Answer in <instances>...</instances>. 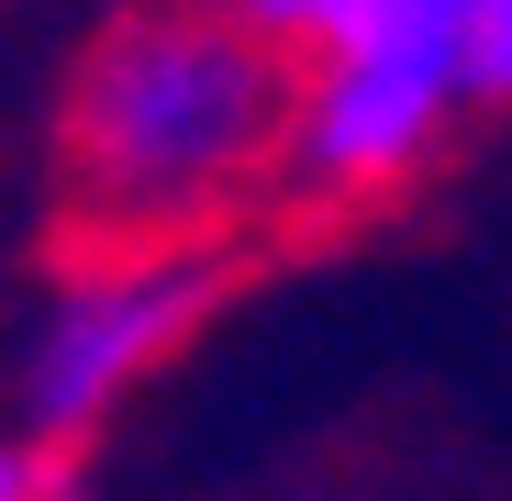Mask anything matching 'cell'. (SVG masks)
Here are the masks:
<instances>
[{
    "label": "cell",
    "instance_id": "2",
    "mask_svg": "<svg viewBox=\"0 0 512 501\" xmlns=\"http://www.w3.org/2000/svg\"><path fill=\"white\" fill-rule=\"evenodd\" d=\"M223 301V257L212 245H101L78 257L67 290L34 323V357H23V424L78 446L101 435L112 412L190 346Z\"/></svg>",
    "mask_w": 512,
    "mask_h": 501
},
{
    "label": "cell",
    "instance_id": "3",
    "mask_svg": "<svg viewBox=\"0 0 512 501\" xmlns=\"http://www.w3.org/2000/svg\"><path fill=\"white\" fill-rule=\"evenodd\" d=\"M290 45V67L334 56H457L468 67V0H245Z\"/></svg>",
    "mask_w": 512,
    "mask_h": 501
},
{
    "label": "cell",
    "instance_id": "5",
    "mask_svg": "<svg viewBox=\"0 0 512 501\" xmlns=\"http://www.w3.org/2000/svg\"><path fill=\"white\" fill-rule=\"evenodd\" d=\"M468 90L479 112H512V0H468Z\"/></svg>",
    "mask_w": 512,
    "mask_h": 501
},
{
    "label": "cell",
    "instance_id": "4",
    "mask_svg": "<svg viewBox=\"0 0 512 501\" xmlns=\"http://www.w3.org/2000/svg\"><path fill=\"white\" fill-rule=\"evenodd\" d=\"M0 501H78V468H67V446L56 435H0Z\"/></svg>",
    "mask_w": 512,
    "mask_h": 501
},
{
    "label": "cell",
    "instance_id": "1",
    "mask_svg": "<svg viewBox=\"0 0 512 501\" xmlns=\"http://www.w3.org/2000/svg\"><path fill=\"white\" fill-rule=\"evenodd\" d=\"M301 67L245 0H123L56 101L67 257L212 245L279 201Z\"/></svg>",
    "mask_w": 512,
    "mask_h": 501
}]
</instances>
